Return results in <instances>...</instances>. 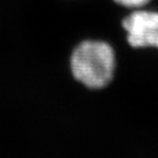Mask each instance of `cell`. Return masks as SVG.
<instances>
[{"label": "cell", "mask_w": 158, "mask_h": 158, "mask_svg": "<svg viewBox=\"0 0 158 158\" xmlns=\"http://www.w3.org/2000/svg\"><path fill=\"white\" fill-rule=\"evenodd\" d=\"M118 5L131 9H141L142 7L147 5L151 0H113Z\"/></svg>", "instance_id": "3"}, {"label": "cell", "mask_w": 158, "mask_h": 158, "mask_svg": "<svg viewBox=\"0 0 158 158\" xmlns=\"http://www.w3.org/2000/svg\"><path fill=\"white\" fill-rule=\"evenodd\" d=\"M122 24L131 46L158 48V12L136 9L123 20Z\"/></svg>", "instance_id": "2"}, {"label": "cell", "mask_w": 158, "mask_h": 158, "mask_svg": "<svg viewBox=\"0 0 158 158\" xmlns=\"http://www.w3.org/2000/svg\"><path fill=\"white\" fill-rule=\"evenodd\" d=\"M70 68L75 79L87 88H104L115 70L114 49L103 41H84L73 51Z\"/></svg>", "instance_id": "1"}]
</instances>
